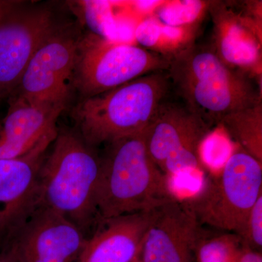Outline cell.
Returning <instances> with one entry per match:
<instances>
[{"mask_svg": "<svg viewBox=\"0 0 262 262\" xmlns=\"http://www.w3.org/2000/svg\"><path fill=\"white\" fill-rule=\"evenodd\" d=\"M201 225L183 201L174 198L155 209L141 245L140 262H193Z\"/></svg>", "mask_w": 262, "mask_h": 262, "instance_id": "12", "label": "cell"}, {"mask_svg": "<svg viewBox=\"0 0 262 262\" xmlns=\"http://www.w3.org/2000/svg\"><path fill=\"white\" fill-rule=\"evenodd\" d=\"M81 36L77 25L62 24L38 48L11 96L33 105L65 108Z\"/></svg>", "mask_w": 262, "mask_h": 262, "instance_id": "9", "label": "cell"}, {"mask_svg": "<svg viewBox=\"0 0 262 262\" xmlns=\"http://www.w3.org/2000/svg\"><path fill=\"white\" fill-rule=\"evenodd\" d=\"M174 198L168 178L148 154L144 132L107 144L96 191L100 222L151 211Z\"/></svg>", "mask_w": 262, "mask_h": 262, "instance_id": "2", "label": "cell"}, {"mask_svg": "<svg viewBox=\"0 0 262 262\" xmlns=\"http://www.w3.org/2000/svg\"><path fill=\"white\" fill-rule=\"evenodd\" d=\"M241 262H262L261 253L253 251L244 245Z\"/></svg>", "mask_w": 262, "mask_h": 262, "instance_id": "22", "label": "cell"}, {"mask_svg": "<svg viewBox=\"0 0 262 262\" xmlns=\"http://www.w3.org/2000/svg\"><path fill=\"white\" fill-rule=\"evenodd\" d=\"M206 7V3L201 1L172 2L158 10V20L170 27L189 25L201 17Z\"/></svg>", "mask_w": 262, "mask_h": 262, "instance_id": "19", "label": "cell"}, {"mask_svg": "<svg viewBox=\"0 0 262 262\" xmlns=\"http://www.w3.org/2000/svg\"><path fill=\"white\" fill-rule=\"evenodd\" d=\"M38 177L37 208L59 213L79 228L96 219L101 157L72 131L58 132Z\"/></svg>", "mask_w": 262, "mask_h": 262, "instance_id": "3", "label": "cell"}, {"mask_svg": "<svg viewBox=\"0 0 262 262\" xmlns=\"http://www.w3.org/2000/svg\"><path fill=\"white\" fill-rule=\"evenodd\" d=\"M134 262H140V261H139V258H137Z\"/></svg>", "mask_w": 262, "mask_h": 262, "instance_id": "24", "label": "cell"}, {"mask_svg": "<svg viewBox=\"0 0 262 262\" xmlns=\"http://www.w3.org/2000/svg\"><path fill=\"white\" fill-rule=\"evenodd\" d=\"M220 125L244 151L262 163V102L229 114Z\"/></svg>", "mask_w": 262, "mask_h": 262, "instance_id": "16", "label": "cell"}, {"mask_svg": "<svg viewBox=\"0 0 262 262\" xmlns=\"http://www.w3.org/2000/svg\"><path fill=\"white\" fill-rule=\"evenodd\" d=\"M209 9L214 24L211 47L216 54L234 70L261 76V22L218 3Z\"/></svg>", "mask_w": 262, "mask_h": 262, "instance_id": "13", "label": "cell"}, {"mask_svg": "<svg viewBox=\"0 0 262 262\" xmlns=\"http://www.w3.org/2000/svg\"><path fill=\"white\" fill-rule=\"evenodd\" d=\"M167 72L184 104L211 127L261 102L251 77L226 64L211 46L192 43L170 58Z\"/></svg>", "mask_w": 262, "mask_h": 262, "instance_id": "1", "label": "cell"}, {"mask_svg": "<svg viewBox=\"0 0 262 262\" xmlns=\"http://www.w3.org/2000/svg\"><path fill=\"white\" fill-rule=\"evenodd\" d=\"M211 127L184 103L166 99L144 131L148 154L168 180L201 171V146Z\"/></svg>", "mask_w": 262, "mask_h": 262, "instance_id": "7", "label": "cell"}, {"mask_svg": "<svg viewBox=\"0 0 262 262\" xmlns=\"http://www.w3.org/2000/svg\"><path fill=\"white\" fill-rule=\"evenodd\" d=\"M0 262H18L10 251L0 255Z\"/></svg>", "mask_w": 262, "mask_h": 262, "instance_id": "23", "label": "cell"}, {"mask_svg": "<svg viewBox=\"0 0 262 262\" xmlns=\"http://www.w3.org/2000/svg\"><path fill=\"white\" fill-rule=\"evenodd\" d=\"M161 27L162 24L158 19H146L136 27V40L146 49L155 51L159 42Z\"/></svg>", "mask_w": 262, "mask_h": 262, "instance_id": "21", "label": "cell"}, {"mask_svg": "<svg viewBox=\"0 0 262 262\" xmlns=\"http://www.w3.org/2000/svg\"><path fill=\"white\" fill-rule=\"evenodd\" d=\"M239 237L242 239L244 246L261 253L262 194L251 208Z\"/></svg>", "mask_w": 262, "mask_h": 262, "instance_id": "20", "label": "cell"}, {"mask_svg": "<svg viewBox=\"0 0 262 262\" xmlns=\"http://www.w3.org/2000/svg\"><path fill=\"white\" fill-rule=\"evenodd\" d=\"M71 9L75 10L80 20L91 29V33L114 39L116 31V20L113 5L108 1L71 2Z\"/></svg>", "mask_w": 262, "mask_h": 262, "instance_id": "18", "label": "cell"}, {"mask_svg": "<svg viewBox=\"0 0 262 262\" xmlns=\"http://www.w3.org/2000/svg\"><path fill=\"white\" fill-rule=\"evenodd\" d=\"M171 88L167 71L147 74L97 96L83 98L72 116L89 146L142 134Z\"/></svg>", "mask_w": 262, "mask_h": 262, "instance_id": "4", "label": "cell"}, {"mask_svg": "<svg viewBox=\"0 0 262 262\" xmlns=\"http://www.w3.org/2000/svg\"><path fill=\"white\" fill-rule=\"evenodd\" d=\"M156 209V208H155ZM155 209L103 221L91 238L86 239L77 262H134L154 218Z\"/></svg>", "mask_w": 262, "mask_h": 262, "instance_id": "15", "label": "cell"}, {"mask_svg": "<svg viewBox=\"0 0 262 262\" xmlns=\"http://www.w3.org/2000/svg\"><path fill=\"white\" fill-rule=\"evenodd\" d=\"M170 60L144 48L87 33L77 47L73 86L83 98L93 97L141 76L167 71Z\"/></svg>", "mask_w": 262, "mask_h": 262, "instance_id": "6", "label": "cell"}, {"mask_svg": "<svg viewBox=\"0 0 262 262\" xmlns=\"http://www.w3.org/2000/svg\"><path fill=\"white\" fill-rule=\"evenodd\" d=\"M62 24L44 3L0 1V98L14 94L34 53Z\"/></svg>", "mask_w": 262, "mask_h": 262, "instance_id": "8", "label": "cell"}, {"mask_svg": "<svg viewBox=\"0 0 262 262\" xmlns=\"http://www.w3.org/2000/svg\"><path fill=\"white\" fill-rule=\"evenodd\" d=\"M244 244L238 234L232 232L208 236L201 233L196 245L198 262H241Z\"/></svg>", "mask_w": 262, "mask_h": 262, "instance_id": "17", "label": "cell"}, {"mask_svg": "<svg viewBox=\"0 0 262 262\" xmlns=\"http://www.w3.org/2000/svg\"><path fill=\"white\" fill-rule=\"evenodd\" d=\"M10 239L18 262H73L86 241L73 222L46 208H37Z\"/></svg>", "mask_w": 262, "mask_h": 262, "instance_id": "10", "label": "cell"}, {"mask_svg": "<svg viewBox=\"0 0 262 262\" xmlns=\"http://www.w3.org/2000/svg\"><path fill=\"white\" fill-rule=\"evenodd\" d=\"M9 105L0 122V159L19 158L56 139L57 120L64 108L33 105L18 96L10 97Z\"/></svg>", "mask_w": 262, "mask_h": 262, "instance_id": "14", "label": "cell"}, {"mask_svg": "<svg viewBox=\"0 0 262 262\" xmlns=\"http://www.w3.org/2000/svg\"><path fill=\"white\" fill-rule=\"evenodd\" d=\"M262 194V163L241 150L208 179L198 194L183 201L200 225L241 235L251 208Z\"/></svg>", "mask_w": 262, "mask_h": 262, "instance_id": "5", "label": "cell"}, {"mask_svg": "<svg viewBox=\"0 0 262 262\" xmlns=\"http://www.w3.org/2000/svg\"><path fill=\"white\" fill-rule=\"evenodd\" d=\"M48 139L29 152L13 159H0V234L11 238L37 210L39 170Z\"/></svg>", "mask_w": 262, "mask_h": 262, "instance_id": "11", "label": "cell"}]
</instances>
